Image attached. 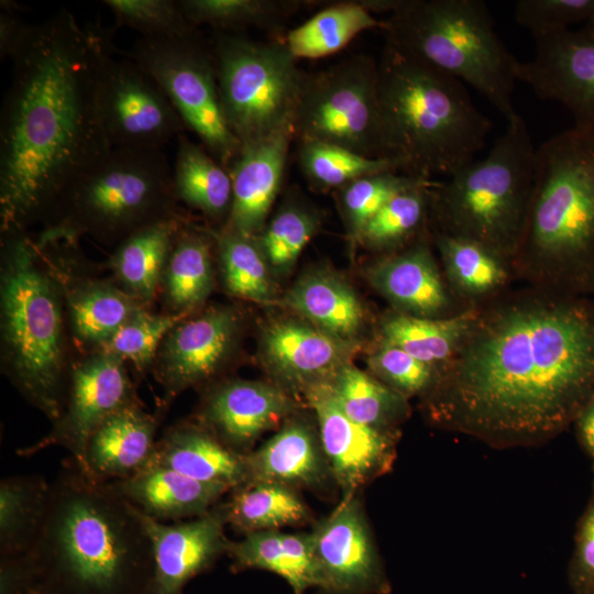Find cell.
<instances>
[{"label": "cell", "mask_w": 594, "mask_h": 594, "mask_svg": "<svg viewBox=\"0 0 594 594\" xmlns=\"http://www.w3.org/2000/svg\"><path fill=\"white\" fill-rule=\"evenodd\" d=\"M594 395V302L525 285L476 307L422 398L428 419L495 449L547 443Z\"/></svg>", "instance_id": "1"}, {"label": "cell", "mask_w": 594, "mask_h": 594, "mask_svg": "<svg viewBox=\"0 0 594 594\" xmlns=\"http://www.w3.org/2000/svg\"><path fill=\"white\" fill-rule=\"evenodd\" d=\"M113 52L109 31L66 8L32 24L0 113L1 231L44 223L65 188L112 148L97 86Z\"/></svg>", "instance_id": "2"}, {"label": "cell", "mask_w": 594, "mask_h": 594, "mask_svg": "<svg viewBox=\"0 0 594 594\" xmlns=\"http://www.w3.org/2000/svg\"><path fill=\"white\" fill-rule=\"evenodd\" d=\"M26 557L41 594H145L153 571L152 546L131 505L72 458L51 483Z\"/></svg>", "instance_id": "3"}, {"label": "cell", "mask_w": 594, "mask_h": 594, "mask_svg": "<svg viewBox=\"0 0 594 594\" xmlns=\"http://www.w3.org/2000/svg\"><path fill=\"white\" fill-rule=\"evenodd\" d=\"M512 270L525 285L594 293V129L573 127L536 148L531 204Z\"/></svg>", "instance_id": "4"}, {"label": "cell", "mask_w": 594, "mask_h": 594, "mask_svg": "<svg viewBox=\"0 0 594 594\" xmlns=\"http://www.w3.org/2000/svg\"><path fill=\"white\" fill-rule=\"evenodd\" d=\"M385 148L404 173L449 177L475 160L493 129L459 79L385 45L378 61Z\"/></svg>", "instance_id": "5"}, {"label": "cell", "mask_w": 594, "mask_h": 594, "mask_svg": "<svg viewBox=\"0 0 594 594\" xmlns=\"http://www.w3.org/2000/svg\"><path fill=\"white\" fill-rule=\"evenodd\" d=\"M1 367L33 407L61 415L73 360L61 283L25 230L1 231Z\"/></svg>", "instance_id": "6"}, {"label": "cell", "mask_w": 594, "mask_h": 594, "mask_svg": "<svg viewBox=\"0 0 594 594\" xmlns=\"http://www.w3.org/2000/svg\"><path fill=\"white\" fill-rule=\"evenodd\" d=\"M535 158L527 123L516 113L484 158L433 182L431 231L476 242L512 265L530 209Z\"/></svg>", "instance_id": "7"}, {"label": "cell", "mask_w": 594, "mask_h": 594, "mask_svg": "<svg viewBox=\"0 0 594 594\" xmlns=\"http://www.w3.org/2000/svg\"><path fill=\"white\" fill-rule=\"evenodd\" d=\"M387 46L474 88L506 120L516 113L517 59L482 0H400L385 20Z\"/></svg>", "instance_id": "8"}, {"label": "cell", "mask_w": 594, "mask_h": 594, "mask_svg": "<svg viewBox=\"0 0 594 594\" xmlns=\"http://www.w3.org/2000/svg\"><path fill=\"white\" fill-rule=\"evenodd\" d=\"M182 212L163 150L112 147L65 188L42 232L87 235L116 248L141 228Z\"/></svg>", "instance_id": "9"}, {"label": "cell", "mask_w": 594, "mask_h": 594, "mask_svg": "<svg viewBox=\"0 0 594 594\" xmlns=\"http://www.w3.org/2000/svg\"><path fill=\"white\" fill-rule=\"evenodd\" d=\"M210 48L223 112L242 146L294 129L305 73L279 40L216 32Z\"/></svg>", "instance_id": "10"}, {"label": "cell", "mask_w": 594, "mask_h": 594, "mask_svg": "<svg viewBox=\"0 0 594 594\" xmlns=\"http://www.w3.org/2000/svg\"><path fill=\"white\" fill-rule=\"evenodd\" d=\"M378 63L354 55L305 73L294 120L296 141H316L380 158L387 155L378 109Z\"/></svg>", "instance_id": "11"}, {"label": "cell", "mask_w": 594, "mask_h": 594, "mask_svg": "<svg viewBox=\"0 0 594 594\" xmlns=\"http://www.w3.org/2000/svg\"><path fill=\"white\" fill-rule=\"evenodd\" d=\"M129 58L165 91L186 130L228 170L242 145L229 128L221 105L210 48L196 32L183 37H140Z\"/></svg>", "instance_id": "12"}, {"label": "cell", "mask_w": 594, "mask_h": 594, "mask_svg": "<svg viewBox=\"0 0 594 594\" xmlns=\"http://www.w3.org/2000/svg\"><path fill=\"white\" fill-rule=\"evenodd\" d=\"M136 402L140 399L124 360L105 351L85 352L72 362L63 409L51 430L16 453L31 457L61 447L81 465L96 429L113 413Z\"/></svg>", "instance_id": "13"}, {"label": "cell", "mask_w": 594, "mask_h": 594, "mask_svg": "<svg viewBox=\"0 0 594 594\" xmlns=\"http://www.w3.org/2000/svg\"><path fill=\"white\" fill-rule=\"evenodd\" d=\"M112 56L102 65L97 86L98 112L110 145L163 150L185 133L182 118L144 68Z\"/></svg>", "instance_id": "14"}, {"label": "cell", "mask_w": 594, "mask_h": 594, "mask_svg": "<svg viewBox=\"0 0 594 594\" xmlns=\"http://www.w3.org/2000/svg\"><path fill=\"white\" fill-rule=\"evenodd\" d=\"M535 56L517 62L515 77L537 97L564 106L575 128L594 129V22L532 34Z\"/></svg>", "instance_id": "15"}, {"label": "cell", "mask_w": 594, "mask_h": 594, "mask_svg": "<svg viewBox=\"0 0 594 594\" xmlns=\"http://www.w3.org/2000/svg\"><path fill=\"white\" fill-rule=\"evenodd\" d=\"M319 586L324 594H388L391 585L364 510L355 495L342 496L310 532Z\"/></svg>", "instance_id": "16"}, {"label": "cell", "mask_w": 594, "mask_h": 594, "mask_svg": "<svg viewBox=\"0 0 594 594\" xmlns=\"http://www.w3.org/2000/svg\"><path fill=\"white\" fill-rule=\"evenodd\" d=\"M239 322L232 308L210 307L187 316L166 334L152 367L163 389L161 413L184 391L222 369L234 350Z\"/></svg>", "instance_id": "17"}, {"label": "cell", "mask_w": 594, "mask_h": 594, "mask_svg": "<svg viewBox=\"0 0 594 594\" xmlns=\"http://www.w3.org/2000/svg\"><path fill=\"white\" fill-rule=\"evenodd\" d=\"M302 393L316 414L319 438L342 496L387 473L396 457L398 433L350 419L334 400L327 381L306 386Z\"/></svg>", "instance_id": "18"}, {"label": "cell", "mask_w": 594, "mask_h": 594, "mask_svg": "<svg viewBox=\"0 0 594 594\" xmlns=\"http://www.w3.org/2000/svg\"><path fill=\"white\" fill-rule=\"evenodd\" d=\"M133 508L152 546L153 571L145 594H180L185 584L227 552L226 505L177 522L157 521Z\"/></svg>", "instance_id": "19"}, {"label": "cell", "mask_w": 594, "mask_h": 594, "mask_svg": "<svg viewBox=\"0 0 594 594\" xmlns=\"http://www.w3.org/2000/svg\"><path fill=\"white\" fill-rule=\"evenodd\" d=\"M35 242L61 283L70 336L82 353L101 348L135 311L145 308L116 280L69 271L64 237L40 235Z\"/></svg>", "instance_id": "20"}, {"label": "cell", "mask_w": 594, "mask_h": 594, "mask_svg": "<svg viewBox=\"0 0 594 594\" xmlns=\"http://www.w3.org/2000/svg\"><path fill=\"white\" fill-rule=\"evenodd\" d=\"M431 243L432 231L402 251L382 255L366 267L367 282L395 311L442 319L469 309L451 292Z\"/></svg>", "instance_id": "21"}, {"label": "cell", "mask_w": 594, "mask_h": 594, "mask_svg": "<svg viewBox=\"0 0 594 594\" xmlns=\"http://www.w3.org/2000/svg\"><path fill=\"white\" fill-rule=\"evenodd\" d=\"M294 407L292 398L277 386L232 380L206 395L198 422L229 448L246 454L257 438L278 426Z\"/></svg>", "instance_id": "22"}, {"label": "cell", "mask_w": 594, "mask_h": 594, "mask_svg": "<svg viewBox=\"0 0 594 594\" xmlns=\"http://www.w3.org/2000/svg\"><path fill=\"white\" fill-rule=\"evenodd\" d=\"M294 129L284 130L261 142L244 145L230 167L232 206L224 227L256 237L266 224L279 193Z\"/></svg>", "instance_id": "23"}, {"label": "cell", "mask_w": 594, "mask_h": 594, "mask_svg": "<svg viewBox=\"0 0 594 594\" xmlns=\"http://www.w3.org/2000/svg\"><path fill=\"white\" fill-rule=\"evenodd\" d=\"M160 420L141 400L117 410L89 438L80 469L99 483L133 475L152 458Z\"/></svg>", "instance_id": "24"}, {"label": "cell", "mask_w": 594, "mask_h": 594, "mask_svg": "<svg viewBox=\"0 0 594 594\" xmlns=\"http://www.w3.org/2000/svg\"><path fill=\"white\" fill-rule=\"evenodd\" d=\"M262 346L275 372L301 391L328 380L349 362L354 349L351 340L290 320L268 326L262 337Z\"/></svg>", "instance_id": "25"}, {"label": "cell", "mask_w": 594, "mask_h": 594, "mask_svg": "<svg viewBox=\"0 0 594 594\" xmlns=\"http://www.w3.org/2000/svg\"><path fill=\"white\" fill-rule=\"evenodd\" d=\"M105 484L140 513L162 522L200 517L231 492L227 486L199 482L156 465Z\"/></svg>", "instance_id": "26"}, {"label": "cell", "mask_w": 594, "mask_h": 594, "mask_svg": "<svg viewBox=\"0 0 594 594\" xmlns=\"http://www.w3.org/2000/svg\"><path fill=\"white\" fill-rule=\"evenodd\" d=\"M147 465L174 470L231 491L250 480L244 453L234 451L199 422L182 421L157 439Z\"/></svg>", "instance_id": "27"}, {"label": "cell", "mask_w": 594, "mask_h": 594, "mask_svg": "<svg viewBox=\"0 0 594 594\" xmlns=\"http://www.w3.org/2000/svg\"><path fill=\"white\" fill-rule=\"evenodd\" d=\"M188 222L183 212L164 218L141 228L114 248L108 261L114 280L143 307L148 308L160 295L167 260Z\"/></svg>", "instance_id": "28"}, {"label": "cell", "mask_w": 594, "mask_h": 594, "mask_svg": "<svg viewBox=\"0 0 594 594\" xmlns=\"http://www.w3.org/2000/svg\"><path fill=\"white\" fill-rule=\"evenodd\" d=\"M245 459L249 481L317 488L332 477L320 438L298 421L286 424L257 450L246 453Z\"/></svg>", "instance_id": "29"}, {"label": "cell", "mask_w": 594, "mask_h": 594, "mask_svg": "<svg viewBox=\"0 0 594 594\" xmlns=\"http://www.w3.org/2000/svg\"><path fill=\"white\" fill-rule=\"evenodd\" d=\"M212 229H200L188 222L178 234L167 260L160 295L166 312L187 315L201 307L215 285Z\"/></svg>", "instance_id": "30"}, {"label": "cell", "mask_w": 594, "mask_h": 594, "mask_svg": "<svg viewBox=\"0 0 594 594\" xmlns=\"http://www.w3.org/2000/svg\"><path fill=\"white\" fill-rule=\"evenodd\" d=\"M446 280L466 308H475L510 288L512 265L483 245L432 232Z\"/></svg>", "instance_id": "31"}, {"label": "cell", "mask_w": 594, "mask_h": 594, "mask_svg": "<svg viewBox=\"0 0 594 594\" xmlns=\"http://www.w3.org/2000/svg\"><path fill=\"white\" fill-rule=\"evenodd\" d=\"M227 553L238 570L260 569L279 575L293 594H305L319 586L310 534L251 532L239 541H229Z\"/></svg>", "instance_id": "32"}, {"label": "cell", "mask_w": 594, "mask_h": 594, "mask_svg": "<svg viewBox=\"0 0 594 594\" xmlns=\"http://www.w3.org/2000/svg\"><path fill=\"white\" fill-rule=\"evenodd\" d=\"M176 141L173 183L178 201L224 227L232 206L230 172L185 133Z\"/></svg>", "instance_id": "33"}, {"label": "cell", "mask_w": 594, "mask_h": 594, "mask_svg": "<svg viewBox=\"0 0 594 594\" xmlns=\"http://www.w3.org/2000/svg\"><path fill=\"white\" fill-rule=\"evenodd\" d=\"M284 302L318 329L351 340L361 329L364 310L351 286L337 275L316 271L300 277Z\"/></svg>", "instance_id": "34"}, {"label": "cell", "mask_w": 594, "mask_h": 594, "mask_svg": "<svg viewBox=\"0 0 594 594\" xmlns=\"http://www.w3.org/2000/svg\"><path fill=\"white\" fill-rule=\"evenodd\" d=\"M475 315L476 307L442 319L394 311L381 321L380 342L397 346L440 371L459 349Z\"/></svg>", "instance_id": "35"}, {"label": "cell", "mask_w": 594, "mask_h": 594, "mask_svg": "<svg viewBox=\"0 0 594 594\" xmlns=\"http://www.w3.org/2000/svg\"><path fill=\"white\" fill-rule=\"evenodd\" d=\"M381 28L385 21L374 16L362 1H339L314 14L279 41L296 58L316 59L343 50L358 34Z\"/></svg>", "instance_id": "36"}, {"label": "cell", "mask_w": 594, "mask_h": 594, "mask_svg": "<svg viewBox=\"0 0 594 594\" xmlns=\"http://www.w3.org/2000/svg\"><path fill=\"white\" fill-rule=\"evenodd\" d=\"M51 483L41 475H14L0 483L1 558L26 554L47 512Z\"/></svg>", "instance_id": "37"}, {"label": "cell", "mask_w": 594, "mask_h": 594, "mask_svg": "<svg viewBox=\"0 0 594 594\" xmlns=\"http://www.w3.org/2000/svg\"><path fill=\"white\" fill-rule=\"evenodd\" d=\"M326 381L341 410L359 424L394 430L408 415V398L350 362Z\"/></svg>", "instance_id": "38"}, {"label": "cell", "mask_w": 594, "mask_h": 594, "mask_svg": "<svg viewBox=\"0 0 594 594\" xmlns=\"http://www.w3.org/2000/svg\"><path fill=\"white\" fill-rule=\"evenodd\" d=\"M224 503L227 521L244 535L278 530L304 522L309 510L290 486L267 481H249L231 491Z\"/></svg>", "instance_id": "39"}, {"label": "cell", "mask_w": 594, "mask_h": 594, "mask_svg": "<svg viewBox=\"0 0 594 594\" xmlns=\"http://www.w3.org/2000/svg\"><path fill=\"white\" fill-rule=\"evenodd\" d=\"M433 182L395 196L369 220L356 242L391 254L429 234L430 187Z\"/></svg>", "instance_id": "40"}, {"label": "cell", "mask_w": 594, "mask_h": 594, "mask_svg": "<svg viewBox=\"0 0 594 594\" xmlns=\"http://www.w3.org/2000/svg\"><path fill=\"white\" fill-rule=\"evenodd\" d=\"M188 21L198 29L207 25L230 33L255 26L280 32L287 18L307 6L298 0H178Z\"/></svg>", "instance_id": "41"}, {"label": "cell", "mask_w": 594, "mask_h": 594, "mask_svg": "<svg viewBox=\"0 0 594 594\" xmlns=\"http://www.w3.org/2000/svg\"><path fill=\"white\" fill-rule=\"evenodd\" d=\"M213 234L226 289L250 301L271 302L274 287L267 271L268 263L255 237L228 227L213 230Z\"/></svg>", "instance_id": "42"}, {"label": "cell", "mask_w": 594, "mask_h": 594, "mask_svg": "<svg viewBox=\"0 0 594 594\" xmlns=\"http://www.w3.org/2000/svg\"><path fill=\"white\" fill-rule=\"evenodd\" d=\"M297 145L300 170L308 184L319 190L338 189L373 174L404 173V163L395 157H367L316 141H297Z\"/></svg>", "instance_id": "43"}, {"label": "cell", "mask_w": 594, "mask_h": 594, "mask_svg": "<svg viewBox=\"0 0 594 594\" xmlns=\"http://www.w3.org/2000/svg\"><path fill=\"white\" fill-rule=\"evenodd\" d=\"M430 183L432 179L416 175L385 172L364 176L336 189L350 237L358 241L369 220L395 196Z\"/></svg>", "instance_id": "44"}, {"label": "cell", "mask_w": 594, "mask_h": 594, "mask_svg": "<svg viewBox=\"0 0 594 594\" xmlns=\"http://www.w3.org/2000/svg\"><path fill=\"white\" fill-rule=\"evenodd\" d=\"M186 317L168 312L153 314L148 308H141L96 351L112 353L143 374L152 370L166 334Z\"/></svg>", "instance_id": "45"}, {"label": "cell", "mask_w": 594, "mask_h": 594, "mask_svg": "<svg viewBox=\"0 0 594 594\" xmlns=\"http://www.w3.org/2000/svg\"><path fill=\"white\" fill-rule=\"evenodd\" d=\"M319 218L309 207L289 202L255 237L268 265L277 271L289 268L312 239Z\"/></svg>", "instance_id": "46"}, {"label": "cell", "mask_w": 594, "mask_h": 594, "mask_svg": "<svg viewBox=\"0 0 594 594\" xmlns=\"http://www.w3.org/2000/svg\"><path fill=\"white\" fill-rule=\"evenodd\" d=\"M119 28H129L142 37H183L198 32L175 0H105Z\"/></svg>", "instance_id": "47"}, {"label": "cell", "mask_w": 594, "mask_h": 594, "mask_svg": "<svg viewBox=\"0 0 594 594\" xmlns=\"http://www.w3.org/2000/svg\"><path fill=\"white\" fill-rule=\"evenodd\" d=\"M367 364L376 377L406 398L426 395L436 384L439 369L404 350L380 342Z\"/></svg>", "instance_id": "48"}, {"label": "cell", "mask_w": 594, "mask_h": 594, "mask_svg": "<svg viewBox=\"0 0 594 594\" xmlns=\"http://www.w3.org/2000/svg\"><path fill=\"white\" fill-rule=\"evenodd\" d=\"M514 16L531 34L571 29L594 22V0H518Z\"/></svg>", "instance_id": "49"}, {"label": "cell", "mask_w": 594, "mask_h": 594, "mask_svg": "<svg viewBox=\"0 0 594 594\" xmlns=\"http://www.w3.org/2000/svg\"><path fill=\"white\" fill-rule=\"evenodd\" d=\"M568 575L574 594H594V481L578 524Z\"/></svg>", "instance_id": "50"}, {"label": "cell", "mask_w": 594, "mask_h": 594, "mask_svg": "<svg viewBox=\"0 0 594 594\" xmlns=\"http://www.w3.org/2000/svg\"><path fill=\"white\" fill-rule=\"evenodd\" d=\"M12 1H1L0 56L11 59L29 34L32 24L25 23Z\"/></svg>", "instance_id": "51"}, {"label": "cell", "mask_w": 594, "mask_h": 594, "mask_svg": "<svg viewBox=\"0 0 594 594\" xmlns=\"http://www.w3.org/2000/svg\"><path fill=\"white\" fill-rule=\"evenodd\" d=\"M573 426L578 441L588 455L594 471V395L581 410Z\"/></svg>", "instance_id": "52"}, {"label": "cell", "mask_w": 594, "mask_h": 594, "mask_svg": "<svg viewBox=\"0 0 594 594\" xmlns=\"http://www.w3.org/2000/svg\"><path fill=\"white\" fill-rule=\"evenodd\" d=\"M26 594H41L40 592L35 591V590H31L30 592H28Z\"/></svg>", "instance_id": "53"}]
</instances>
